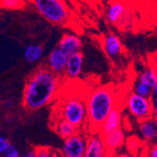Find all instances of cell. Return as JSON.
I'll use <instances>...</instances> for the list:
<instances>
[{
  "mask_svg": "<svg viewBox=\"0 0 157 157\" xmlns=\"http://www.w3.org/2000/svg\"><path fill=\"white\" fill-rule=\"evenodd\" d=\"M62 78L44 65L34 70L25 83L22 94L23 108L33 112L55 103L61 90Z\"/></svg>",
  "mask_w": 157,
  "mask_h": 157,
  "instance_id": "obj_1",
  "label": "cell"
},
{
  "mask_svg": "<svg viewBox=\"0 0 157 157\" xmlns=\"http://www.w3.org/2000/svg\"><path fill=\"white\" fill-rule=\"evenodd\" d=\"M88 113V133H99L108 114L121 105V96L112 85H100L85 96Z\"/></svg>",
  "mask_w": 157,
  "mask_h": 157,
  "instance_id": "obj_2",
  "label": "cell"
},
{
  "mask_svg": "<svg viewBox=\"0 0 157 157\" xmlns=\"http://www.w3.org/2000/svg\"><path fill=\"white\" fill-rule=\"evenodd\" d=\"M85 94L69 92L64 97L59 95L58 104L53 109L52 117L60 118L75 126L79 131L88 130V113ZM88 132V131H87Z\"/></svg>",
  "mask_w": 157,
  "mask_h": 157,
  "instance_id": "obj_3",
  "label": "cell"
},
{
  "mask_svg": "<svg viewBox=\"0 0 157 157\" xmlns=\"http://www.w3.org/2000/svg\"><path fill=\"white\" fill-rule=\"evenodd\" d=\"M40 15L56 25H65L71 19V10L65 0H25Z\"/></svg>",
  "mask_w": 157,
  "mask_h": 157,
  "instance_id": "obj_4",
  "label": "cell"
},
{
  "mask_svg": "<svg viewBox=\"0 0 157 157\" xmlns=\"http://www.w3.org/2000/svg\"><path fill=\"white\" fill-rule=\"evenodd\" d=\"M123 105L129 116L137 122L153 116L151 98H146L130 91L123 99Z\"/></svg>",
  "mask_w": 157,
  "mask_h": 157,
  "instance_id": "obj_5",
  "label": "cell"
},
{
  "mask_svg": "<svg viewBox=\"0 0 157 157\" xmlns=\"http://www.w3.org/2000/svg\"><path fill=\"white\" fill-rule=\"evenodd\" d=\"M107 22L118 28H129L134 24L135 14L121 0H112L105 11Z\"/></svg>",
  "mask_w": 157,
  "mask_h": 157,
  "instance_id": "obj_6",
  "label": "cell"
},
{
  "mask_svg": "<svg viewBox=\"0 0 157 157\" xmlns=\"http://www.w3.org/2000/svg\"><path fill=\"white\" fill-rule=\"evenodd\" d=\"M88 136L87 131H77L63 139L62 147L59 150L61 157H83L87 148Z\"/></svg>",
  "mask_w": 157,
  "mask_h": 157,
  "instance_id": "obj_7",
  "label": "cell"
},
{
  "mask_svg": "<svg viewBox=\"0 0 157 157\" xmlns=\"http://www.w3.org/2000/svg\"><path fill=\"white\" fill-rule=\"evenodd\" d=\"M101 44L105 54L110 60H117L123 54V44L116 33L109 32L104 35Z\"/></svg>",
  "mask_w": 157,
  "mask_h": 157,
  "instance_id": "obj_8",
  "label": "cell"
},
{
  "mask_svg": "<svg viewBox=\"0 0 157 157\" xmlns=\"http://www.w3.org/2000/svg\"><path fill=\"white\" fill-rule=\"evenodd\" d=\"M68 56H67L62 50L56 46V48L51 50L44 65L56 75L64 77Z\"/></svg>",
  "mask_w": 157,
  "mask_h": 157,
  "instance_id": "obj_9",
  "label": "cell"
},
{
  "mask_svg": "<svg viewBox=\"0 0 157 157\" xmlns=\"http://www.w3.org/2000/svg\"><path fill=\"white\" fill-rule=\"evenodd\" d=\"M105 147L108 154H117L118 151L124 146L126 135L122 127L118 128L110 133L102 135Z\"/></svg>",
  "mask_w": 157,
  "mask_h": 157,
  "instance_id": "obj_10",
  "label": "cell"
},
{
  "mask_svg": "<svg viewBox=\"0 0 157 157\" xmlns=\"http://www.w3.org/2000/svg\"><path fill=\"white\" fill-rule=\"evenodd\" d=\"M103 136L100 133H89L87 148L83 157H107Z\"/></svg>",
  "mask_w": 157,
  "mask_h": 157,
  "instance_id": "obj_11",
  "label": "cell"
},
{
  "mask_svg": "<svg viewBox=\"0 0 157 157\" xmlns=\"http://www.w3.org/2000/svg\"><path fill=\"white\" fill-rule=\"evenodd\" d=\"M83 67H84V55L82 52L70 55L68 56L64 77L70 80L78 78L83 72Z\"/></svg>",
  "mask_w": 157,
  "mask_h": 157,
  "instance_id": "obj_12",
  "label": "cell"
},
{
  "mask_svg": "<svg viewBox=\"0 0 157 157\" xmlns=\"http://www.w3.org/2000/svg\"><path fill=\"white\" fill-rule=\"evenodd\" d=\"M58 47L62 50L67 56L81 52L83 44L79 36L75 33H65L61 36Z\"/></svg>",
  "mask_w": 157,
  "mask_h": 157,
  "instance_id": "obj_13",
  "label": "cell"
},
{
  "mask_svg": "<svg viewBox=\"0 0 157 157\" xmlns=\"http://www.w3.org/2000/svg\"><path fill=\"white\" fill-rule=\"evenodd\" d=\"M123 122V112L122 108L120 106H117L114 108L106 117L103 124L101 125L99 129V133L101 135H105L107 133H110L114 130L121 128Z\"/></svg>",
  "mask_w": 157,
  "mask_h": 157,
  "instance_id": "obj_14",
  "label": "cell"
},
{
  "mask_svg": "<svg viewBox=\"0 0 157 157\" xmlns=\"http://www.w3.org/2000/svg\"><path fill=\"white\" fill-rule=\"evenodd\" d=\"M137 132L139 138L147 146L155 143L157 141V128L153 122L152 118L139 121L137 126Z\"/></svg>",
  "mask_w": 157,
  "mask_h": 157,
  "instance_id": "obj_15",
  "label": "cell"
},
{
  "mask_svg": "<svg viewBox=\"0 0 157 157\" xmlns=\"http://www.w3.org/2000/svg\"><path fill=\"white\" fill-rule=\"evenodd\" d=\"M51 127L53 131L58 136H59L62 139H65L71 136H73L77 131H79L72 123L68 122L63 119L56 118V117L51 118Z\"/></svg>",
  "mask_w": 157,
  "mask_h": 157,
  "instance_id": "obj_16",
  "label": "cell"
},
{
  "mask_svg": "<svg viewBox=\"0 0 157 157\" xmlns=\"http://www.w3.org/2000/svg\"><path fill=\"white\" fill-rule=\"evenodd\" d=\"M44 49L40 44H28L24 51V59L27 63H37L44 56Z\"/></svg>",
  "mask_w": 157,
  "mask_h": 157,
  "instance_id": "obj_17",
  "label": "cell"
},
{
  "mask_svg": "<svg viewBox=\"0 0 157 157\" xmlns=\"http://www.w3.org/2000/svg\"><path fill=\"white\" fill-rule=\"evenodd\" d=\"M136 79L143 84L149 86L150 88L153 89L157 83V69L153 67L145 68L139 73Z\"/></svg>",
  "mask_w": 157,
  "mask_h": 157,
  "instance_id": "obj_18",
  "label": "cell"
},
{
  "mask_svg": "<svg viewBox=\"0 0 157 157\" xmlns=\"http://www.w3.org/2000/svg\"><path fill=\"white\" fill-rule=\"evenodd\" d=\"M144 142L142 141L138 136H130L129 138H126L125 141V147L127 150V152H129L135 156L138 154V151H142L144 150Z\"/></svg>",
  "mask_w": 157,
  "mask_h": 157,
  "instance_id": "obj_19",
  "label": "cell"
},
{
  "mask_svg": "<svg viewBox=\"0 0 157 157\" xmlns=\"http://www.w3.org/2000/svg\"><path fill=\"white\" fill-rule=\"evenodd\" d=\"M131 91H133L134 93L138 94L140 96L146 97V98H151V95H152V89L150 88L149 86L143 84L142 82L138 81L136 78L133 82Z\"/></svg>",
  "mask_w": 157,
  "mask_h": 157,
  "instance_id": "obj_20",
  "label": "cell"
},
{
  "mask_svg": "<svg viewBox=\"0 0 157 157\" xmlns=\"http://www.w3.org/2000/svg\"><path fill=\"white\" fill-rule=\"evenodd\" d=\"M25 0H0V9L8 10H17L25 9Z\"/></svg>",
  "mask_w": 157,
  "mask_h": 157,
  "instance_id": "obj_21",
  "label": "cell"
},
{
  "mask_svg": "<svg viewBox=\"0 0 157 157\" xmlns=\"http://www.w3.org/2000/svg\"><path fill=\"white\" fill-rule=\"evenodd\" d=\"M38 157H61L59 151L48 146L35 147Z\"/></svg>",
  "mask_w": 157,
  "mask_h": 157,
  "instance_id": "obj_22",
  "label": "cell"
},
{
  "mask_svg": "<svg viewBox=\"0 0 157 157\" xmlns=\"http://www.w3.org/2000/svg\"><path fill=\"white\" fill-rule=\"evenodd\" d=\"M142 152V157H157V141L155 143L148 145Z\"/></svg>",
  "mask_w": 157,
  "mask_h": 157,
  "instance_id": "obj_23",
  "label": "cell"
},
{
  "mask_svg": "<svg viewBox=\"0 0 157 157\" xmlns=\"http://www.w3.org/2000/svg\"><path fill=\"white\" fill-rule=\"evenodd\" d=\"M21 154L19 152V150L12 144L9 146L7 151L4 152V157H19Z\"/></svg>",
  "mask_w": 157,
  "mask_h": 157,
  "instance_id": "obj_24",
  "label": "cell"
},
{
  "mask_svg": "<svg viewBox=\"0 0 157 157\" xmlns=\"http://www.w3.org/2000/svg\"><path fill=\"white\" fill-rule=\"evenodd\" d=\"M10 145L8 138H6L1 133H0V154H4V152L7 151L9 146Z\"/></svg>",
  "mask_w": 157,
  "mask_h": 157,
  "instance_id": "obj_25",
  "label": "cell"
},
{
  "mask_svg": "<svg viewBox=\"0 0 157 157\" xmlns=\"http://www.w3.org/2000/svg\"><path fill=\"white\" fill-rule=\"evenodd\" d=\"M19 157H38V155H37L36 149L33 148V149H31V150H28V151H25V153L21 154Z\"/></svg>",
  "mask_w": 157,
  "mask_h": 157,
  "instance_id": "obj_26",
  "label": "cell"
},
{
  "mask_svg": "<svg viewBox=\"0 0 157 157\" xmlns=\"http://www.w3.org/2000/svg\"><path fill=\"white\" fill-rule=\"evenodd\" d=\"M2 106L6 109V110H10L13 107V101L10 99H7L5 100V101L3 102L2 104Z\"/></svg>",
  "mask_w": 157,
  "mask_h": 157,
  "instance_id": "obj_27",
  "label": "cell"
},
{
  "mask_svg": "<svg viewBox=\"0 0 157 157\" xmlns=\"http://www.w3.org/2000/svg\"><path fill=\"white\" fill-rule=\"evenodd\" d=\"M116 157H136L129 152H118L116 154Z\"/></svg>",
  "mask_w": 157,
  "mask_h": 157,
  "instance_id": "obj_28",
  "label": "cell"
},
{
  "mask_svg": "<svg viewBox=\"0 0 157 157\" xmlns=\"http://www.w3.org/2000/svg\"><path fill=\"white\" fill-rule=\"evenodd\" d=\"M151 100H157V83L152 89V95H151Z\"/></svg>",
  "mask_w": 157,
  "mask_h": 157,
  "instance_id": "obj_29",
  "label": "cell"
},
{
  "mask_svg": "<svg viewBox=\"0 0 157 157\" xmlns=\"http://www.w3.org/2000/svg\"><path fill=\"white\" fill-rule=\"evenodd\" d=\"M151 101H152L153 115H157V100H151Z\"/></svg>",
  "mask_w": 157,
  "mask_h": 157,
  "instance_id": "obj_30",
  "label": "cell"
},
{
  "mask_svg": "<svg viewBox=\"0 0 157 157\" xmlns=\"http://www.w3.org/2000/svg\"><path fill=\"white\" fill-rule=\"evenodd\" d=\"M14 121H15L14 117H9V118H7V122H9V123H11V122H13Z\"/></svg>",
  "mask_w": 157,
  "mask_h": 157,
  "instance_id": "obj_31",
  "label": "cell"
},
{
  "mask_svg": "<svg viewBox=\"0 0 157 157\" xmlns=\"http://www.w3.org/2000/svg\"><path fill=\"white\" fill-rule=\"evenodd\" d=\"M152 120H153V122H154V124H155V126L157 128V115H153L152 116Z\"/></svg>",
  "mask_w": 157,
  "mask_h": 157,
  "instance_id": "obj_32",
  "label": "cell"
},
{
  "mask_svg": "<svg viewBox=\"0 0 157 157\" xmlns=\"http://www.w3.org/2000/svg\"><path fill=\"white\" fill-rule=\"evenodd\" d=\"M107 157H116V154H108Z\"/></svg>",
  "mask_w": 157,
  "mask_h": 157,
  "instance_id": "obj_33",
  "label": "cell"
}]
</instances>
